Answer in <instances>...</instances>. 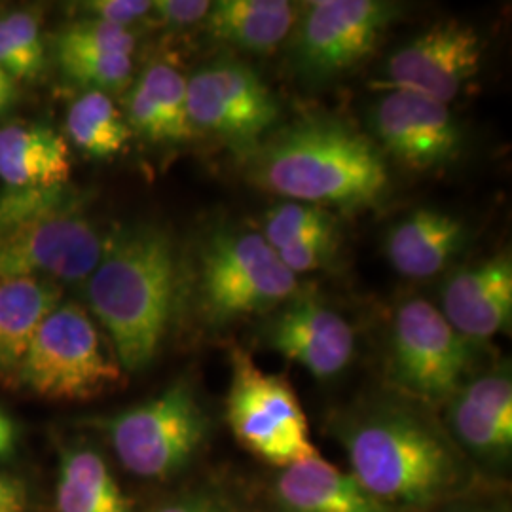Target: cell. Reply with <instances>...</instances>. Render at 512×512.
I'll return each instance as SVG.
<instances>
[{"instance_id":"cell-22","label":"cell","mask_w":512,"mask_h":512,"mask_svg":"<svg viewBox=\"0 0 512 512\" xmlns=\"http://www.w3.org/2000/svg\"><path fill=\"white\" fill-rule=\"evenodd\" d=\"M59 512H133L105 458L90 446L67 448L55 486Z\"/></svg>"},{"instance_id":"cell-20","label":"cell","mask_w":512,"mask_h":512,"mask_svg":"<svg viewBox=\"0 0 512 512\" xmlns=\"http://www.w3.org/2000/svg\"><path fill=\"white\" fill-rule=\"evenodd\" d=\"M63 302V287L40 277L0 279V378H18L38 327Z\"/></svg>"},{"instance_id":"cell-15","label":"cell","mask_w":512,"mask_h":512,"mask_svg":"<svg viewBox=\"0 0 512 512\" xmlns=\"http://www.w3.org/2000/svg\"><path fill=\"white\" fill-rule=\"evenodd\" d=\"M448 435L459 452L486 467L512 454V376L509 365L471 376L448 401Z\"/></svg>"},{"instance_id":"cell-10","label":"cell","mask_w":512,"mask_h":512,"mask_svg":"<svg viewBox=\"0 0 512 512\" xmlns=\"http://www.w3.org/2000/svg\"><path fill=\"white\" fill-rule=\"evenodd\" d=\"M401 12V4L387 0L304 2L291 42L294 73L308 84L348 73L374 52Z\"/></svg>"},{"instance_id":"cell-16","label":"cell","mask_w":512,"mask_h":512,"mask_svg":"<svg viewBox=\"0 0 512 512\" xmlns=\"http://www.w3.org/2000/svg\"><path fill=\"white\" fill-rule=\"evenodd\" d=\"M440 311L475 344L511 329V255L499 253L450 275L442 287Z\"/></svg>"},{"instance_id":"cell-19","label":"cell","mask_w":512,"mask_h":512,"mask_svg":"<svg viewBox=\"0 0 512 512\" xmlns=\"http://www.w3.org/2000/svg\"><path fill=\"white\" fill-rule=\"evenodd\" d=\"M0 179L10 188L69 184L71 152L65 137L38 124H12L0 129Z\"/></svg>"},{"instance_id":"cell-32","label":"cell","mask_w":512,"mask_h":512,"mask_svg":"<svg viewBox=\"0 0 512 512\" xmlns=\"http://www.w3.org/2000/svg\"><path fill=\"white\" fill-rule=\"evenodd\" d=\"M150 512H239L224 495L196 490L160 503Z\"/></svg>"},{"instance_id":"cell-33","label":"cell","mask_w":512,"mask_h":512,"mask_svg":"<svg viewBox=\"0 0 512 512\" xmlns=\"http://www.w3.org/2000/svg\"><path fill=\"white\" fill-rule=\"evenodd\" d=\"M0 71L18 80H37L40 71L19 50L18 44L0 21Z\"/></svg>"},{"instance_id":"cell-12","label":"cell","mask_w":512,"mask_h":512,"mask_svg":"<svg viewBox=\"0 0 512 512\" xmlns=\"http://www.w3.org/2000/svg\"><path fill=\"white\" fill-rule=\"evenodd\" d=\"M482 38L475 27L442 21L425 29L389 57L382 90H404L448 105L482 65Z\"/></svg>"},{"instance_id":"cell-30","label":"cell","mask_w":512,"mask_h":512,"mask_svg":"<svg viewBox=\"0 0 512 512\" xmlns=\"http://www.w3.org/2000/svg\"><path fill=\"white\" fill-rule=\"evenodd\" d=\"M78 6L82 12L93 16L92 19L128 29L152 12L150 0H88Z\"/></svg>"},{"instance_id":"cell-25","label":"cell","mask_w":512,"mask_h":512,"mask_svg":"<svg viewBox=\"0 0 512 512\" xmlns=\"http://www.w3.org/2000/svg\"><path fill=\"white\" fill-rule=\"evenodd\" d=\"M336 228V219L325 207L311 203L285 202L266 215L264 239L275 253L313 234Z\"/></svg>"},{"instance_id":"cell-27","label":"cell","mask_w":512,"mask_h":512,"mask_svg":"<svg viewBox=\"0 0 512 512\" xmlns=\"http://www.w3.org/2000/svg\"><path fill=\"white\" fill-rule=\"evenodd\" d=\"M137 35L128 27L110 25L97 19H84L67 27L55 38V48L61 50H88L99 54H133Z\"/></svg>"},{"instance_id":"cell-3","label":"cell","mask_w":512,"mask_h":512,"mask_svg":"<svg viewBox=\"0 0 512 512\" xmlns=\"http://www.w3.org/2000/svg\"><path fill=\"white\" fill-rule=\"evenodd\" d=\"M179 285V253L162 226L135 224L107 239L86 279V300L124 372L156 359L177 311Z\"/></svg>"},{"instance_id":"cell-8","label":"cell","mask_w":512,"mask_h":512,"mask_svg":"<svg viewBox=\"0 0 512 512\" xmlns=\"http://www.w3.org/2000/svg\"><path fill=\"white\" fill-rule=\"evenodd\" d=\"M226 395V421L239 444L277 469L319 456L308 418L291 382L264 372L253 357L236 348Z\"/></svg>"},{"instance_id":"cell-31","label":"cell","mask_w":512,"mask_h":512,"mask_svg":"<svg viewBox=\"0 0 512 512\" xmlns=\"http://www.w3.org/2000/svg\"><path fill=\"white\" fill-rule=\"evenodd\" d=\"M211 2L205 0H154L152 12L167 27H188L207 18Z\"/></svg>"},{"instance_id":"cell-29","label":"cell","mask_w":512,"mask_h":512,"mask_svg":"<svg viewBox=\"0 0 512 512\" xmlns=\"http://www.w3.org/2000/svg\"><path fill=\"white\" fill-rule=\"evenodd\" d=\"M0 21L18 44L19 50L42 73L46 65V50L37 16L31 12H10L2 16Z\"/></svg>"},{"instance_id":"cell-37","label":"cell","mask_w":512,"mask_h":512,"mask_svg":"<svg viewBox=\"0 0 512 512\" xmlns=\"http://www.w3.org/2000/svg\"><path fill=\"white\" fill-rule=\"evenodd\" d=\"M448 512H495L490 509H482V507H463V509H454V511Z\"/></svg>"},{"instance_id":"cell-26","label":"cell","mask_w":512,"mask_h":512,"mask_svg":"<svg viewBox=\"0 0 512 512\" xmlns=\"http://www.w3.org/2000/svg\"><path fill=\"white\" fill-rule=\"evenodd\" d=\"M57 61L63 73L74 82L92 86L95 92H109L124 88L133 73L129 55L99 54L88 50H61L55 48Z\"/></svg>"},{"instance_id":"cell-18","label":"cell","mask_w":512,"mask_h":512,"mask_svg":"<svg viewBox=\"0 0 512 512\" xmlns=\"http://www.w3.org/2000/svg\"><path fill=\"white\" fill-rule=\"evenodd\" d=\"M465 241L463 220L439 209H418L389 230L385 253L399 274L425 279L440 274Z\"/></svg>"},{"instance_id":"cell-2","label":"cell","mask_w":512,"mask_h":512,"mask_svg":"<svg viewBox=\"0 0 512 512\" xmlns=\"http://www.w3.org/2000/svg\"><path fill=\"white\" fill-rule=\"evenodd\" d=\"M245 160L251 183L291 202L363 209L389 192L382 150L336 116H304L270 133Z\"/></svg>"},{"instance_id":"cell-6","label":"cell","mask_w":512,"mask_h":512,"mask_svg":"<svg viewBox=\"0 0 512 512\" xmlns=\"http://www.w3.org/2000/svg\"><path fill=\"white\" fill-rule=\"evenodd\" d=\"M131 475L167 480L198 458L211 421L188 380H177L145 403L93 421Z\"/></svg>"},{"instance_id":"cell-4","label":"cell","mask_w":512,"mask_h":512,"mask_svg":"<svg viewBox=\"0 0 512 512\" xmlns=\"http://www.w3.org/2000/svg\"><path fill=\"white\" fill-rule=\"evenodd\" d=\"M105 243L69 184L10 188L0 196V279L86 281Z\"/></svg>"},{"instance_id":"cell-28","label":"cell","mask_w":512,"mask_h":512,"mask_svg":"<svg viewBox=\"0 0 512 512\" xmlns=\"http://www.w3.org/2000/svg\"><path fill=\"white\" fill-rule=\"evenodd\" d=\"M336 249V228L313 234L277 251L279 260L291 274H306L325 266Z\"/></svg>"},{"instance_id":"cell-14","label":"cell","mask_w":512,"mask_h":512,"mask_svg":"<svg viewBox=\"0 0 512 512\" xmlns=\"http://www.w3.org/2000/svg\"><path fill=\"white\" fill-rule=\"evenodd\" d=\"M266 346L317 380L340 376L355 355L348 321L313 294H294L275 308L262 330Z\"/></svg>"},{"instance_id":"cell-36","label":"cell","mask_w":512,"mask_h":512,"mask_svg":"<svg viewBox=\"0 0 512 512\" xmlns=\"http://www.w3.org/2000/svg\"><path fill=\"white\" fill-rule=\"evenodd\" d=\"M16 99H18L16 80L0 71V112L10 109Z\"/></svg>"},{"instance_id":"cell-24","label":"cell","mask_w":512,"mask_h":512,"mask_svg":"<svg viewBox=\"0 0 512 512\" xmlns=\"http://www.w3.org/2000/svg\"><path fill=\"white\" fill-rule=\"evenodd\" d=\"M162 116L167 141L177 143L188 139L194 131L186 110V78L169 63L150 65L139 80Z\"/></svg>"},{"instance_id":"cell-1","label":"cell","mask_w":512,"mask_h":512,"mask_svg":"<svg viewBox=\"0 0 512 512\" xmlns=\"http://www.w3.org/2000/svg\"><path fill=\"white\" fill-rule=\"evenodd\" d=\"M349 473L391 511L431 509L469 482L467 458L425 410L370 401L336 423Z\"/></svg>"},{"instance_id":"cell-11","label":"cell","mask_w":512,"mask_h":512,"mask_svg":"<svg viewBox=\"0 0 512 512\" xmlns=\"http://www.w3.org/2000/svg\"><path fill=\"white\" fill-rule=\"evenodd\" d=\"M192 131L219 137L241 156H251L279 118L274 93L243 61L220 59L186 80Z\"/></svg>"},{"instance_id":"cell-35","label":"cell","mask_w":512,"mask_h":512,"mask_svg":"<svg viewBox=\"0 0 512 512\" xmlns=\"http://www.w3.org/2000/svg\"><path fill=\"white\" fill-rule=\"evenodd\" d=\"M18 440V431L12 418L0 408V458H6L14 452Z\"/></svg>"},{"instance_id":"cell-17","label":"cell","mask_w":512,"mask_h":512,"mask_svg":"<svg viewBox=\"0 0 512 512\" xmlns=\"http://www.w3.org/2000/svg\"><path fill=\"white\" fill-rule=\"evenodd\" d=\"M277 512H393L366 492L349 471L321 456L279 469L272 482Z\"/></svg>"},{"instance_id":"cell-13","label":"cell","mask_w":512,"mask_h":512,"mask_svg":"<svg viewBox=\"0 0 512 512\" xmlns=\"http://www.w3.org/2000/svg\"><path fill=\"white\" fill-rule=\"evenodd\" d=\"M372 129L387 154L416 171L452 164L463 145L448 105L404 90H387L378 99Z\"/></svg>"},{"instance_id":"cell-9","label":"cell","mask_w":512,"mask_h":512,"mask_svg":"<svg viewBox=\"0 0 512 512\" xmlns=\"http://www.w3.org/2000/svg\"><path fill=\"white\" fill-rule=\"evenodd\" d=\"M475 357V342L461 336L431 302L410 298L395 311L389 374L410 399L448 403L471 378Z\"/></svg>"},{"instance_id":"cell-5","label":"cell","mask_w":512,"mask_h":512,"mask_svg":"<svg viewBox=\"0 0 512 512\" xmlns=\"http://www.w3.org/2000/svg\"><path fill=\"white\" fill-rule=\"evenodd\" d=\"M16 380L42 399L73 403L118 387L124 368L90 313L61 302L38 327Z\"/></svg>"},{"instance_id":"cell-34","label":"cell","mask_w":512,"mask_h":512,"mask_svg":"<svg viewBox=\"0 0 512 512\" xmlns=\"http://www.w3.org/2000/svg\"><path fill=\"white\" fill-rule=\"evenodd\" d=\"M27 494L21 482L12 476L0 475V512H25Z\"/></svg>"},{"instance_id":"cell-23","label":"cell","mask_w":512,"mask_h":512,"mask_svg":"<svg viewBox=\"0 0 512 512\" xmlns=\"http://www.w3.org/2000/svg\"><path fill=\"white\" fill-rule=\"evenodd\" d=\"M67 133L93 158H110L128 145L133 131L107 93L90 90L67 112Z\"/></svg>"},{"instance_id":"cell-21","label":"cell","mask_w":512,"mask_h":512,"mask_svg":"<svg viewBox=\"0 0 512 512\" xmlns=\"http://www.w3.org/2000/svg\"><path fill=\"white\" fill-rule=\"evenodd\" d=\"M298 8L287 0H219L205 18L213 40L243 52L268 54L293 31Z\"/></svg>"},{"instance_id":"cell-7","label":"cell","mask_w":512,"mask_h":512,"mask_svg":"<svg viewBox=\"0 0 512 512\" xmlns=\"http://www.w3.org/2000/svg\"><path fill=\"white\" fill-rule=\"evenodd\" d=\"M296 291V275L260 232L220 228L205 241L198 293L203 315L213 327L275 310Z\"/></svg>"}]
</instances>
